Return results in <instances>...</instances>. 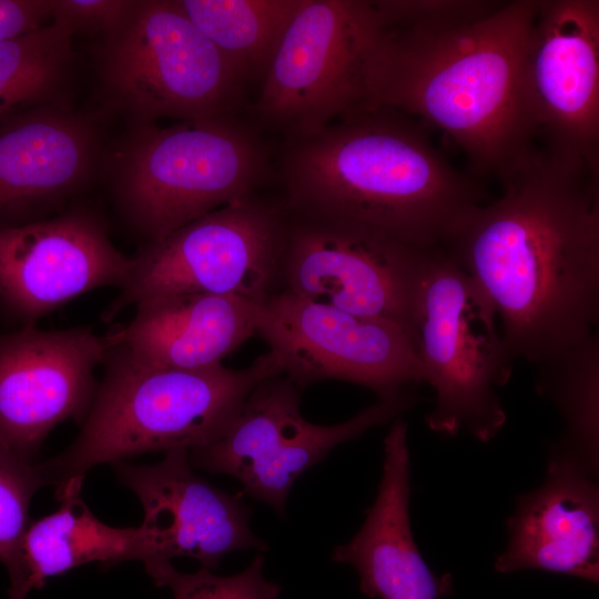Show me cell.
Segmentation results:
<instances>
[{
	"mask_svg": "<svg viewBox=\"0 0 599 599\" xmlns=\"http://www.w3.org/2000/svg\"><path fill=\"white\" fill-rule=\"evenodd\" d=\"M446 246L493 303L515 358L537 365L596 332L599 163L538 149Z\"/></svg>",
	"mask_w": 599,
	"mask_h": 599,
	"instance_id": "cell-1",
	"label": "cell"
},
{
	"mask_svg": "<svg viewBox=\"0 0 599 599\" xmlns=\"http://www.w3.org/2000/svg\"><path fill=\"white\" fill-rule=\"evenodd\" d=\"M538 1H500L483 16L455 21L382 18L364 110L389 108L439 129L476 177L501 183L538 151L521 99Z\"/></svg>",
	"mask_w": 599,
	"mask_h": 599,
	"instance_id": "cell-2",
	"label": "cell"
},
{
	"mask_svg": "<svg viewBox=\"0 0 599 599\" xmlns=\"http://www.w3.org/2000/svg\"><path fill=\"white\" fill-rule=\"evenodd\" d=\"M424 129L375 108L286 140L280 175L287 214L414 248L446 247L488 200L478 177L451 164Z\"/></svg>",
	"mask_w": 599,
	"mask_h": 599,
	"instance_id": "cell-3",
	"label": "cell"
},
{
	"mask_svg": "<svg viewBox=\"0 0 599 599\" xmlns=\"http://www.w3.org/2000/svg\"><path fill=\"white\" fill-rule=\"evenodd\" d=\"M103 365L104 377L80 435L67 450L42 463L55 493L69 484L82 485L85 474L100 464L213 444L235 422L254 387L283 374L271 351L242 369L222 364L174 369L141 364L111 344Z\"/></svg>",
	"mask_w": 599,
	"mask_h": 599,
	"instance_id": "cell-4",
	"label": "cell"
},
{
	"mask_svg": "<svg viewBox=\"0 0 599 599\" xmlns=\"http://www.w3.org/2000/svg\"><path fill=\"white\" fill-rule=\"evenodd\" d=\"M271 174L262 136L237 115L125 124L103 176L126 225L146 242L256 193Z\"/></svg>",
	"mask_w": 599,
	"mask_h": 599,
	"instance_id": "cell-5",
	"label": "cell"
},
{
	"mask_svg": "<svg viewBox=\"0 0 599 599\" xmlns=\"http://www.w3.org/2000/svg\"><path fill=\"white\" fill-rule=\"evenodd\" d=\"M409 329L435 393L428 428L486 443L506 422L497 389L515 357L487 295L444 246L422 250L409 287Z\"/></svg>",
	"mask_w": 599,
	"mask_h": 599,
	"instance_id": "cell-6",
	"label": "cell"
},
{
	"mask_svg": "<svg viewBox=\"0 0 599 599\" xmlns=\"http://www.w3.org/2000/svg\"><path fill=\"white\" fill-rule=\"evenodd\" d=\"M95 108L106 121L237 115L244 84L175 0H133L93 48Z\"/></svg>",
	"mask_w": 599,
	"mask_h": 599,
	"instance_id": "cell-7",
	"label": "cell"
},
{
	"mask_svg": "<svg viewBox=\"0 0 599 599\" xmlns=\"http://www.w3.org/2000/svg\"><path fill=\"white\" fill-rule=\"evenodd\" d=\"M382 30L374 1L303 0L261 82L256 119L294 140L364 110Z\"/></svg>",
	"mask_w": 599,
	"mask_h": 599,
	"instance_id": "cell-8",
	"label": "cell"
},
{
	"mask_svg": "<svg viewBox=\"0 0 599 599\" xmlns=\"http://www.w3.org/2000/svg\"><path fill=\"white\" fill-rule=\"evenodd\" d=\"M288 215L282 201L256 193L146 242L131 257L120 294L102 314L165 294L233 295L261 303L280 291Z\"/></svg>",
	"mask_w": 599,
	"mask_h": 599,
	"instance_id": "cell-9",
	"label": "cell"
},
{
	"mask_svg": "<svg viewBox=\"0 0 599 599\" xmlns=\"http://www.w3.org/2000/svg\"><path fill=\"white\" fill-rule=\"evenodd\" d=\"M300 389L284 374L260 382L220 439L189 451L191 464L213 475L236 478L246 494L283 514L296 479L332 448L395 420L417 402L406 389L379 398L344 423L322 426L302 416Z\"/></svg>",
	"mask_w": 599,
	"mask_h": 599,
	"instance_id": "cell-10",
	"label": "cell"
},
{
	"mask_svg": "<svg viewBox=\"0 0 599 599\" xmlns=\"http://www.w3.org/2000/svg\"><path fill=\"white\" fill-rule=\"evenodd\" d=\"M256 335L300 388L324 379L395 396L424 382L412 332L383 318L347 313L278 291L258 304Z\"/></svg>",
	"mask_w": 599,
	"mask_h": 599,
	"instance_id": "cell-11",
	"label": "cell"
},
{
	"mask_svg": "<svg viewBox=\"0 0 599 599\" xmlns=\"http://www.w3.org/2000/svg\"><path fill=\"white\" fill-rule=\"evenodd\" d=\"M521 99L536 146L599 163V1H538Z\"/></svg>",
	"mask_w": 599,
	"mask_h": 599,
	"instance_id": "cell-12",
	"label": "cell"
},
{
	"mask_svg": "<svg viewBox=\"0 0 599 599\" xmlns=\"http://www.w3.org/2000/svg\"><path fill=\"white\" fill-rule=\"evenodd\" d=\"M130 271L131 257L114 246L105 219L89 204L0 226V308L23 327L87 292L121 288Z\"/></svg>",
	"mask_w": 599,
	"mask_h": 599,
	"instance_id": "cell-13",
	"label": "cell"
},
{
	"mask_svg": "<svg viewBox=\"0 0 599 599\" xmlns=\"http://www.w3.org/2000/svg\"><path fill=\"white\" fill-rule=\"evenodd\" d=\"M91 327L0 334V444L33 460L60 423L82 424L98 392L94 369L111 347Z\"/></svg>",
	"mask_w": 599,
	"mask_h": 599,
	"instance_id": "cell-14",
	"label": "cell"
},
{
	"mask_svg": "<svg viewBox=\"0 0 599 599\" xmlns=\"http://www.w3.org/2000/svg\"><path fill=\"white\" fill-rule=\"evenodd\" d=\"M106 119L95 109L39 106L0 123V226L54 216L103 176Z\"/></svg>",
	"mask_w": 599,
	"mask_h": 599,
	"instance_id": "cell-15",
	"label": "cell"
},
{
	"mask_svg": "<svg viewBox=\"0 0 599 599\" xmlns=\"http://www.w3.org/2000/svg\"><path fill=\"white\" fill-rule=\"evenodd\" d=\"M422 250L288 215L280 291L409 329L412 271Z\"/></svg>",
	"mask_w": 599,
	"mask_h": 599,
	"instance_id": "cell-16",
	"label": "cell"
},
{
	"mask_svg": "<svg viewBox=\"0 0 599 599\" xmlns=\"http://www.w3.org/2000/svg\"><path fill=\"white\" fill-rule=\"evenodd\" d=\"M114 468L120 481L142 504V562L151 578L177 557L196 559L211 570L231 551L267 550L265 541L250 528L252 510L241 495L229 494L197 476L187 449H171L155 465L119 461Z\"/></svg>",
	"mask_w": 599,
	"mask_h": 599,
	"instance_id": "cell-17",
	"label": "cell"
},
{
	"mask_svg": "<svg viewBox=\"0 0 599 599\" xmlns=\"http://www.w3.org/2000/svg\"><path fill=\"white\" fill-rule=\"evenodd\" d=\"M598 470L551 444L546 478L516 499L508 541L495 569H538L599 581Z\"/></svg>",
	"mask_w": 599,
	"mask_h": 599,
	"instance_id": "cell-18",
	"label": "cell"
},
{
	"mask_svg": "<svg viewBox=\"0 0 599 599\" xmlns=\"http://www.w3.org/2000/svg\"><path fill=\"white\" fill-rule=\"evenodd\" d=\"M410 457L407 424L396 418L384 439L383 476L364 524L331 559L353 566L359 589L378 599H441L451 578L437 576L423 558L409 517Z\"/></svg>",
	"mask_w": 599,
	"mask_h": 599,
	"instance_id": "cell-19",
	"label": "cell"
},
{
	"mask_svg": "<svg viewBox=\"0 0 599 599\" xmlns=\"http://www.w3.org/2000/svg\"><path fill=\"white\" fill-rule=\"evenodd\" d=\"M258 304L213 294H165L135 304L128 325L109 333L134 361L161 368L200 369L256 335Z\"/></svg>",
	"mask_w": 599,
	"mask_h": 599,
	"instance_id": "cell-20",
	"label": "cell"
},
{
	"mask_svg": "<svg viewBox=\"0 0 599 599\" xmlns=\"http://www.w3.org/2000/svg\"><path fill=\"white\" fill-rule=\"evenodd\" d=\"M82 486L69 485L58 493V510L30 522L21 547L23 587H42L49 578L89 562L114 566L142 561L140 527L115 528L99 520L81 499Z\"/></svg>",
	"mask_w": 599,
	"mask_h": 599,
	"instance_id": "cell-21",
	"label": "cell"
},
{
	"mask_svg": "<svg viewBox=\"0 0 599 599\" xmlns=\"http://www.w3.org/2000/svg\"><path fill=\"white\" fill-rule=\"evenodd\" d=\"M74 33L58 21L0 42V123L39 106L74 108Z\"/></svg>",
	"mask_w": 599,
	"mask_h": 599,
	"instance_id": "cell-22",
	"label": "cell"
},
{
	"mask_svg": "<svg viewBox=\"0 0 599 599\" xmlns=\"http://www.w3.org/2000/svg\"><path fill=\"white\" fill-rule=\"evenodd\" d=\"M245 85L262 82L303 0H175Z\"/></svg>",
	"mask_w": 599,
	"mask_h": 599,
	"instance_id": "cell-23",
	"label": "cell"
},
{
	"mask_svg": "<svg viewBox=\"0 0 599 599\" xmlns=\"http://www.w3.org/2000/svg\"><path fill=\"white\" fill-rule=\"evenodd\" d=\"M536 389L558 408L565 430L557 440L598 470L599 337L597 332L538 364Z\"/></svg>",
	"mask_w": 599,
	"mask_h": 599,
	"instance_id": "cell-24",
	"label": "cell"
},
{
	"mask_svg": "<svg viewBox=\"0 0 599 599\" xmlns=\"http://www.w3.org/2000/svg\"><path fill=\"white\" fill-rule=\"evenodd\" d=\"M48 485L42 464L24 459L0 444V561L7 568L9 597L24 599L21 547L30 525L34 493Z\"/></svg>",
	"mask_w": 599,
	"mask_h": 599,
	"instance_id": "cell-25",
	"label": "cell"
},
{
	"mask_svg": "<svg viewBox=\"0 0 599 599\" xmlns=\"http://www.w3.org/2000/svg\"><path fill=\"white\" fill-rule=\"evenodd\" d=\"M263 565L264 558L257 556L233 576H217L205 568L182 573L170 565L152 580L158 587H169L174 599H277L282 588L264 578Z\"/></svg>",
	"mask_w": 599,
	"mask_h": 599,
	"instance_id": "cell-26",
	"label": "cell"
},
{
	"mask_svg": "<svg viewBox=\"0 0 599 599\" xmlns=\"http://www.w3.org/2000/svg\"><path fill=\"white\" fill-rule=\"evenodd\" d=\"M133 0H52V20L67 24L74 35H101L129 10Z\"/></svg>",
	"mask_w": 599,
	"mask_h": 599,
	"instance_id": "cell-27",
	"label": "cell"
},
{
	"mask_svg": "<svg viewBox=\"0 0 599 599\" xmlns=\"http://www.w3.org/2000/svg\"><path fill=\"white\" fill-rule=\"evenodd\" d=\"M52 9V0H0V42L47 26Z\"/></svg>",
	"mask_w": 599,
	"mask_h": 599,
	"instance_id": "cell-28",
	"label": "cell"
}]
</instances>
